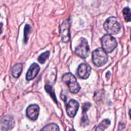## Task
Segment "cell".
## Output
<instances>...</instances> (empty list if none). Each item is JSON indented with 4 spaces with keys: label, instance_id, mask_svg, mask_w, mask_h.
Segmentation results:
<instances>
[{
    "label": "cell",
    "instance_id": "cell-2",
    "mask_svg": "<svg viewBox=\"0 0 131 131\" xmlns=\"http://www.w3.org/2000/svg\"><path fill=\"white\" fill-rule=\"evenodd\" d=\"M62 81L67 84L69 89L72 93H78L81 90V86L75 77L72 73L68 72L64 74L62 77Z\"/></svg>",
    "mask_w": 131,
    "mask_h": 131
},
{
    "label": "cell",
    "instance_id": "cell-4",
    "mask_svg": "<svg viewBox=\"0 0 131 131\" xmlns=\"http://www.w3.org/2000/svg\"><path fill=\"white\" fill-rule=\"evenodd\" d=\"M102 48L107 52H111L116 47H117V42L116 38L113 37L111 35H105L101 38Z\"/></svg>",
    "mask_w": 131,
    "mask_h": 131
},
{
    "label": "cell",
    "instance_id": "cell-20",
    "mask_svg": "<svg viewBox=\"0 0 131 131\" xmlns=\"http://www.w3.org/2000/svg\"><path fill=\"white\" fill-rule=\"evenodd\" d=\"M129 116H130V118L131 119V109L129 110Z\"/></svg>",
    "mask_w": 131,
    "mask_h": 131
},
{
    "label": "cell",
    "instance_id": "cell-3",
    "mask_svg": "<svg viewBox=\"0 0 131 131\" xmlns=\"http://www.w3.org/2000/svg\"><path fill=\"white\" fill-rule=\"evenodd\" d=\"M106 51L103 48H97L92 52V61L95 65L101 67L105 65L108 60Z\"/></svg>",
    "mask_w": 131,
    "mask_h": 131
},
{
    "label": "cell",
    "instance_id": "cell-11",
    "mask_svg": "<svg viewBox=\"0 0 131 131\" xmlns=\"http://www.w3.org/2000/svg\"><path fill=\"white\" fill-rule=\"evenodd\" d=\"M40 66L38 64L35 63L32 64L30 66V67L29 68V69H28V72H27L26 75V80L31 81L34 79L38 75V72L40 71Z\"/></svg>",
    "mask_w": 131,
    "mask_h": 131
},
{
    "label": "cell",
    "instance_id": "cell-17",
    "mask_svg": "<svg viewBox=\"0 0 131 131\" xmlns=\"http://www.w3.org/2000/svg\"><path fill=\"white\" fill-rule=\"evenodd\" d=\"M45 90H46V92H47V93L50 95H51V97H52V99H53V101H54L56 104H58L57 99H56V95H55L52 86H51L50 85H48V84H46V85L45 86Z\"/></svg>",
    "mask_w": 131,
    "mask_h": 131
},
{
    "label": "cell",
    "instance_id": "cell-10",
    "mask_svg": "<svg viewBox=\"0 0 131 131\" xmlns=\"http://www.w3.org/2000/svg\"><path fill=\"white\" fill-rule=\"evenodd\" d=\"M15 125L14 118L10 116H5L1 120V131H8L12 129Z\"/></svg>",
    "mask_w": 131,
    "mask_h": 131
},
{
    "label": "cell",
    "instance_id": "cell-18",
    "mask_svg": "<svg viewBox=\"0 0 131 131\" xmlns=\"http://www.w3.org/2000/svg\"><path fill=\"white\" fill-rule=\"evenodd\" d=\"M50 52L49 51H46V52H43L41 54L38 58V62L40 63L41 64H43L46 61V60L49 58V57Z\"/></svg>",
    "mask_w": 131,
    "mask_h": 131
},
{
    "label": "cell",
    "instance_id": "cell-12",
    "mask_svg": "<svg viewBox=\"0 0 131 131\" xmlns=\"http://www.w3.org/2000/svg\"><path fill=\"white\" fill-rule=\"evenodd\" d=\"M92 106L90 102H86L83 105V115H82L81 120V125L83 127H85L89 124V120H88V116L86 115V112Z\"/></svg>",
    "mask_w": 131,
    "mask_h": 131
},
{
    "label": "cell",
    "instance_id": "cell-22",
    "mask_svg": "<svg viewBox=\"0 0 131 131\" xmlns=\"http://www.w3.org/2000/svg\"><path fill=\"white\" fill-rule=\"evenodd\" d=\"M130 40H131V34H130Z\"/></svg>",
    "mask_w": 131,
    "mask_h": 131
},
{
    "label": "cell",
    "instance_id": "cell-15",
    "mask_svg": "<svg viewBox=\"0 0 131 131\" xmlns=\"http://www.w3.org/2000/svg\"><path fill=\"white\" fill-rule=\"evenodd\" d=\"M40 131H60V128L56 124L52 123L43 127Z\"/></svg>",
    "mask_w": 131,
    "mask_h": 131
},
{
    "label": "cell",
    "instance_id": "cell-8",
    "mask_svg": "<svg viewBox=\"0 0 131 131\" xmlns=\"http://www.w3.org/2000/svg\"><path fill=\"white\" fill-rule=\"evenodd\" d=\"M79 104L74 99H71L67 104L66 111L70 117H74L79 110Z\"/></svg>",
    "mask_w": 131,
    "mask_h": 131
},
{
    "label": "cell",
    "instance_id": "cell-1",
    "mask_svg": "<svg viewBox=\"0 0 131 131\" xmlns=\"http://www.w3.org/2000/svg\"><path fill=\"white\" fill-rule=\"evenodd\" d=\"M104 29L108 34L116 35L120 32L121 25L115 17L107 18L104 23Z\"/></svg>",
    "mask_w": 131,
    "mask_h": 131
},
{
    "label": "cell",
    "instance_id": "cell-16",
    "mask_svg": "<svg viewBox=\"0 0 131 131\" xmlns=\"http://www.w3.org/2000/svg\"><path fill=\"white\" fill-rule=\"evenodd\" d=\"M123 15L124 19L126 22L131 21V10L129 8L125 7L123 9Z\"/></svg>",
    "mask_w": 131,
    "mask_h": 131
},
{
    "label": "cell",
    "instance_id": "cell-6",
    "mask_svg": "<svg viewBox=\"0 0 131 131\" xmlns=\"http://www.w3.org/2000/svg\"><path fill=\"white\" fill-rule=\"evenodd\" d=\"M70 19H67L64 20L60 25V35L61 40L63 42H68L70 38Z\"/></svg>",
    "mask_w": 131,
    "mask_h": 131
},
{
    "label": "cell",
    "instance_id": "cell-21",
    "mask_svg": "<svg viewBox=\"0 0 131 131\" xmlns=\"http://www.w3.org/2000/svg\"><path fill=\"white\" fill-rule=\"evenodd\" d=\"M69 131H75V130H74V129H70V130H69Z\"/></svg>",
    "mask_w": 131,
    "mask_h": 131
},
{
    "label": "cell",
    "instance_id": "cell-19",
    "mask_svg": "<svg viewBox=\"0 0 131 131\" xmlns=\"http://www.w3.org/2000/svg\"><path fill=\"white\" fill-rule=\"evenodd\" d=\"M31 32V28L29 24H26L24 26V43H27L28 40V36H29V33Z\"/></svg>",
    "mask_w": 131,
    "mask_h": 131
},
{
    "label": "cell",
    "instance_id": "cell-13",
    "mask_svg": "<svg viewBox=\"0 0 131 131\" xmlns=\"http://www.w3.org/2000/svg\"><path fill=\"white\" fill-rule=\"evenodd\" d=\"M22 70H23V65L21 63H16L12 68V75L14 78H19L21 74Z\"/></svg>",
    "mask_w": 131,
    "mask_h": 131
},
{
    "label": "cell",
    "instance_id": "cell-7",
    "mask_svg": "<svg viewBox=\"0 0 131 131\" xmlns=\"http://www.w3.org/2000/svg\"><path fill=\"white\" fill-rule=\"evenodd\" d=\"M40 107L37 104H31L29 105L26 109V113L27 117L30 120L35 121L38 118L39 115Z\"/></svg>",
    "mask_w": 131,
    "mask_h": 131
},
{
    "label": "cell",
    "instance_id": "cell-9",
    "mask_svg": "<svg viewBox=\"0 0 131 131\" xmlns=\"http://www.w3.org/2000/svg\"><path fill=\"white\" fill-rule=\"evenodd\" d=\"M92 72V68L90 65L86 63H82L78 69V75L80 78L86 79L90 76Z\"/></svg>",
    "mask_w": 131,
    "mask_h": 131
},
{
    "label": "cell",
    "instance_id": "cell-5",
    "mask_svg": "<svg viewBox=\"0 0 131 131\" xmlns=\"http://www.w3.org/2000/svg\"><path fill=\"white\" fill-rule=\"evenodd\" d=\"M75 53L82 58H86L90 54V47L86 38H81L80 42L75 49Z\"/></svg>",
    "mask_w": 131,
    "mask_h": 131
},
{
    "label": "cell",
    "instance_id": "cell-14",
    "mask_svg": "<svg viewBox=\"0 0 131 131\" xmlns=\"http://www.w3.org/2000/svg\"><path fill=\"white\" fill-rule=\"evenodd\" d=\"M110 124H111V121L109 119H105L96 127L95 131H104L105 129L110 126Z\"/></svg>",
    "mask_w": 131,
    "mask_h": 131
}]
</instances>
